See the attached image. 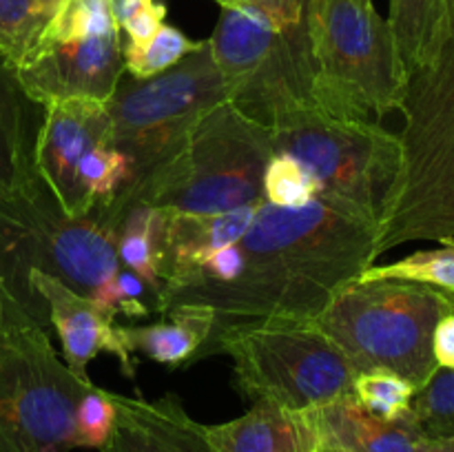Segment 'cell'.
Masks as SVG:
<instances>
[{"label":"cell","mask_w":454,"mask_h":452,"mask_svg":"<svg viewBox=\"0 0 454 452\" xmlns=\"http://www.w3.org/2000/svg\"><path fill=\"white\" fill-rule=\"evenodd\" d=\"M248 4L269 16L278 29H301L304 27V0H247Z\"/></svg>","instance_id":"836d02e7"},{"label":"cell","mask_w":454,"mask_h":452,"mask_svg":"<svg viewBox=\"0 0 454 452\" xmlns=\"http://www.w3.org/2000/svg\"><path fill=\"white\" fill-rule=\"evenodd\" d=\"M114 29L118 27L111 18L109 0H60L51 20L44 27L40 44L74 43V40L109 34Z\"/></svg>","instance_id":"4316f807"},{"label":"cell","mask_w":454,"mask_h":452,"mask_svg":"<svg viewBox=\"0 0 454 452\" xmlns=\"http://www.w3.org/2000/svg\"><path fill=\"white\" fill-rule=\"evenodd\" d=\"M131 162L114 144H98L80 160L78 184L89 208H105L131 186Z\"/></svg>","instance_id":"cb8c5ba5"},{"label":"cell","mask_w":454,"mask_h":452,"mask_svg":"<svg viewBox=\"0 0 454 452\" xmlns=\"http://www.w3.org/2000/svg\"><path fill=\"white\" fill-rule=\"evenodd\" d=\"M109 397L115 424L100 452H213L207 425L184 410L177 394L142 399L109 393Z\"/></svg>","instance_id":"9a60e30c"},{"label":"cell","mask_w":454,"mask_h":452,"mask_svg":"<svg viewBox=\"0 0 454 452\" xmlns=\"http://www.w3.org/2000/svg\"><path fill=\"white\" fill-rule=\"evenodd\" d=\"M31 284L44 301L49 313V323L56 328L62 344L67 366L78 377H89L87 366L100 353H111L118 357L120 368L129 379H136V362L131 350L120 337L115 326V315L98 306L91 297L80 295L58 277L47 273H31Z\"/></svg>","instance_id":"5bb4252c"},{"label":"cell","mask_w":454,"mask_h":452,"mask_svg":"<svg viewBox=\"0 0 454 452\" xmlns=\"http://www.w3.org/2000/svg\"><path fill=\"white\" fill-rule=\"evenodd\" d=\"M164 20H167V4L153 3L142 9V12H137L133 18H129L120 31L127 35V43L142 44L153 38L155 31L164 25Z\"/></svg>","instance_id":"d6a6232c"},{"label":"cell","mask_w":454,"mask_h":452,"mask_svg":"<svg viewBox=\"0 0 454 452\" xmlns=\"http://www.w3.org/2000/svg\"><path fill=\"white\" fill-rule=\"evenodd\" d=\"M260 202L247 204L229 213H167L160 244V279L162 291L180 286L198 273L200 266L220 248L244 238L260 211Z\"/></svg>","instance_id":"e0dca14e"},{"label":"cell","mask_w":454,"mask_h":452,"mask_svg":"<svg viewBox=\"0 0 454 452\" xmlns=\"http://www.w3.org/2000/svg\"><path fill=\"white\" fill-rule=\"evenodd\" d=\"M44 106L22 91L16 69L0 56V193L40 184L35 142Z\"/></svg>","instance_id":"ac0fdd59"},{"label":"cell","mask_w":454,"mask_h":452,"mask_svg":"<svg viewBox=\"0 0 454 452\" xmlns=\"http://www.w3.org/2000/svg\"><path fill=\"white\" fill-rule=\"evenodd\" d=\"M433 355L439 368L454 370V313L446 315L434 328Z\"/></svg>","instance_id":"e575fe53"},{"label":"cell","mask_w":454,"mask_h":452,"mask_svg":"<svg viewBox=\"0 0 454 452\" xmlns=\"http://www.w3.org/2000/svg\"><path fill=\"white\" fill-rule=\"evenodd\" d=\"M164 322L146 326H118L120 337L133 353H140L168 368H180L202 359L213 335V313L204 306H173Z\"/></svg>","instance_id":"d6986e66"},{"label":"cell","mask_w":454,"mask_h":452,"mask_svg":"<svg viewBox=\"0 0 454 452\" xmlns=\"http://www.w3.org/2000/svg\"><path fill=\"white\" fill-rule=\"evenodd\" d=\"M411 419L424 439H454V370L437 368L411 403Z\"/></svg>","instance_id":"f1b7e54d"},{"label":"cell","mask_w":454,"mask_h":452,"mask_svg":"<svg viewBox=\"0 0 454 452\" xmlns=\"http://www.w3.org/2000/svg\"><path fill=\"white\" fill-rule=\"evenodd\" d=\"M220 7H238V4H242L244 0H215Z\"/></svg>","instance_id":"f35d334b"},{"label":"cell","mask_w":454,"mask_h":452,"mask_svg":"<svg viewBox=\"0 0 454 452\" xmlns=\"http://www.w3.org/2000/svg\"><path fill=\"white\" fill-rule=\"evenodd\" d=\"M417 452H454V439H421Z\"/></svg>","instance_id":"8d00e7d4"},{"label":"cell","mask_w":454,"mask_h":452,"mask_svg":"<svg viewBox=\"0 0 454 452\" xmlns=\"http://www.w3.org/2000/svg\"><path fill=\"white\" fill-rule=\"evenodd\" d=\"M377 222L326 198L306 207L260 204L239 239L242 270L226 284H182L162 291L155 310L195 304L213 313V335L202 357L224 332L248 323L315 322L350 282L380 257Z\"/></svg>","instance_id":"6da1fadb"},{"label":"cell","mask_w":454,"mask_h":452,"mask_svg":"<svg viewBox=\"0 0 454 452\" xmlns=\"http://www.w3.org/2000/svg\"><path fill=\"white\" fill-rule=\"evenodd\" d=\"M275 153L300 160L317 182V198L380 222L381 204L402 162V142L381 122L306 106L273 127Z\"/></svg>","instance_id":"ba28073f"},{"label":"cell","mask_w":454,"mask_h":452,"mask_svg":"<svg viewBox=\"0 0 454 452\" xmlns=\"http://www.w3.org/2000/svg\"><path fill=\"white\" fill-rule=\"evenodd\" d=\"M262 193L269 204L282 208H300L319 195L317 182L309 168L293 155L275 153L264 168Z\"/></svg>","instance_id":"f546056e"},{"label":"cell","mask_w":454,"mask_h":452,"mask_svg":"<svg viewBox=\"0 0 454 452\" xmlns=\"http://www.w3.org/2000/svg\"><path fill=\"white\" fill-rule=\"evenodd\" d=\"M454 297L403 279H355L315 319L359 372L384 368L417 390L437 372L433 335Z\"/></svg>","instance_id":"5b68a950"},{"label":"cell","mask_w":454,"mask_h":452,"mask_svg":"<svg viewBox=\"0 0 454 452\" xmlns=\"http://www.w3.org/2000/svg\"><path fill=\"white\" fill-rule=\"evenodd\" d=\"M386 20L408 78L428 65L446 40L443 0H390Z\"/></svg>","instance_id":"44dd1931"},{"label":"cell","mask_w":454,"mask_h":452,"mask_svg":"<svg viewBox=\"0 0 454 452\" xmlns=\"http://www.w3.org/2000/svg\"><path fill=\"white\" fill-rule=\"evenodd\" d=\"M53 350L44 326L0 295V452H69L89 388Z\"/></svg>","instance_id":"8992f818"},{"label":"cell","mask_w":454,"mask_h":452,"mask_svg":"<svg viewBox=\"0 0 454 452\" xmlns=\"http://www.w3.org/2000/svg\"><path fill=\"white\" fill-rule=\"evenodd\" d=\"M208 49L229 102L255 122L273 127L295 111L319 106L306 27L278 29L244 0L238 7H222Z\"/></svg>","instance_id":"9c48e42d"},{"label":"cell","mask_w":454,"mask_h":452,"mask_svg":"<svg viewBox=\"0 0 454 452\" xmlns=\"http://www.w3.org/2000/svg\"><path fill=\"white\" fill-rule=\"evenodd\" d=\"M273 155L270 129L226 100L204 115L171 158L111 207L120 213L131 202L198 215L235 211L264 199L262 180Z\"/></svg>","instance_id":"3957f363"},{"label":"cell","mask_w":454,"mask_h":452,"mask_svg":"<svg viewBox=\"0 0 454 452\" xmlns=\"http://www.w3.org/2000/svg\"><path fill=\"white\" fill-rule=\"evenodd\" d=\"M319 452H335V450H319Z\"/></svg>","instance_id":"60d3db41"},{"label":"cell","mask_w":454,"mask_h":452,"mask_svg":"<svg viewBox=\"0 0 454 452\" xmlns=\"http://www.w3.org/2000/svg\"><path fill=\"white\" fill-rule=\"evenodd\" d=\"M304 27L322 109L375 122L399 111L408 75L372 0H304Z\"/></svg>","instance_id":"277c9868"},{"label":"cell","mask_w":454,"mask_h":452,"mask_svg":"<svg viewBox=\"0 0 454 452\" xmlns=\"http://www.w3.org/2000/svg\"><path fill=\"white\" fill-rule=\"evenodd\" d=\"M91 300L114 315L120 313L127 317H149L151 310L155 308V295L151 288L136 273L122 266L98 288Z\"/></svg>","instance_id":"4dcf8cb0"},{"label":"cell","mask_w":454,"mask_h":452,"mask_svg":"<svg viewBox=\"0 0 454 452\" xmlns=\"http://www.w3.org/2000/svg\"><path fill=\"white\" fill-rule=\"evenodd\" d=\"M417 388L408 379L393 370L372 368L357 372L353 394L368 412L386 421L406 419Z\"/></svg>","instance_id":"83f0119b"},{"label":"cell","mask_w":454,"mask_h":452,"mask_svg":"<svg viewBox=\"0 0 454 452\" xmlns=\"http://www.w3.org/2000/svg\"><path fill=\"white\" fill-rule=\"evenodd\" d=\"M226 100L229 93L208 40H200L193 53L155 78L122 75L105 109L111 118V144L131 162V186L124 193L171 158L204 115Z\"/></svg>","instance_id":"30bf717a"},{"label":"cell","mask_w":454,"mask_h":452,"mask_svg":"<svg viewBox=\"0 0 454 452\" xmlns=\"http://www.w3.org/2000/svg\"><path fill=\"white\" fill-rule=\"evenodd\" d=\"M153 3L155 0H109L111 18H114L115 27L122 29V25L129 20V18H133L137 12H142V9L149 7V4Z\"/></svg>","instance_id":"d590c367"},{"label":"cell","mask_w":454,"mask_h":452,"mask_svg":"<svg viewBox=\"0 0 454 452\" xmlns=\"http://www.w3.org/2000/svg\"><path fill=\"white\" fill-rule=\"evenodd\" d=\"M417 239H454V136L399 164L377 222V257Z\"/></svg>","instance_id":"8fae6325"},{"label":"cell","mask_w":454,"mask_h":452,"mask_svg":"<svg viewBox=\"0 0 454 452\" xmlns=\"http://www.w3.org/2000/svg\"><path fill=\"white\" fill-rule=\"evenodd\" d=\"M293 415L300 421L313 452H417L424 439L411 415L399 421L380 419L355 394Z\"/></svg>","instance_id":"2e32d148"},{"label":"cell","mask_w":454,"mask_h":452,"mask_svg":"<svg viewBox=\"0 0 454 452\" xmlns=\"http://www.w3.org/2000/svg\"><path fill=\"white\" fill-rule=\"evenodd\" d=\"M213 452H313L295 415L270 403H253L226 424L207 425Z\"/></svg>","instance_id":"ffe728a7"},{"label":"cell","mask_w":454,"mask_h":452,"mask_svg":"<svg viewBox=\"0 0 454 452\" xmlns=\"http://www.w3.org/2000/svg\"><path fill=\"white\" fill-rule=\"evenodd\" d=\"M213 353L229 355L244 397L291 415L353 394L359 372L315 322L248 323L224 332Z\"/></svg>","instance_id":"52a82bcc"},{"label":"cell","mask_w":454,"mask_h":452,"mask_svg":"<svg viewBox=\"0 0 454 452\" xmlns=\"http://www.w3.org/2000/svg\"><path fill=\"white\" fill-rule=\"evenodd\" d=\"M49 3H53V4H58V3H60V0H49Z\"/></svg>","instance_id":"ab89813d"},{"label":"cell","mask_w":454,"mask_h":452,"mask_svg":"<svg viewBox=\"0 0 454 452\" xmlns=\"http://www.w3.org/2000/svg\"><path fill=\"white\" fill-rule=\"evenodd\" d=\"M443 34L446 40H454V0H443Z\"/></svg>","instance_id":"74e56055"},{"label":"cell","mask_w":454,"mask_h":452,"mask_svg":"<svg viewBox=\"0 0 454 452\" xmlns=\"http://www.w3.org/2000/svg\"><path fill=\"white\" fill-rule=\"evenodd\" d=\"M122 75L124 38L120 29L74 43L40 44L16 66L22 91L43 106L60 100L106 102Z\"/></svg>","instance_id":"7c38bea8"},{"label":"cell","mask_w":454,"mask_h":452,"mask_svg":"<svg viewBox=\"0 0 454 452\" xmlns=\"http://www.w3.org/2000/svg\"><path fill=\"white\" fill-rule=\"evenodd\" d=\"M56 7L49 0H0V56L13 69L35 51Z\"/></svg>","instance_id":"603a6c76"},{"label":"cell","mask_w":454,"mask_h":452,"mask_svg":"<svg viewBox=\"0 0 454 452\" xmlns=\"http://www.w3.org/2000/svg\"><path fill=\"white\" fill-rule=\"evenodd\" d=\"M164 215L160 208L131 202L118 224V260L122 269L136 273L151 292L155 304L162 292L160 279V244H162Z\"/></svg>","instance_id":"7402d4cb"},{"label":"cell","mask_w":454,"mask_h":452,"mask_svg":"<svg viewBox=\"0 0 454 452\" xmlns=\"http://www.w3.org/2000/svg\"><path fill=\"white\" fill-rule=\"evenodd\" d=\"M115 424V408L109 390L89 388L75 408V448L100 450L111 437Z\"/></svg>","instance_id":"1f68e13d"},{"label":"cell","mask_w":454,"mask_h":452,"mask_svg":"<svg viewBox=\"0 0 454 452\" xmlns=\"http://www.w3.org/2000/svg\"><path fill=\"white\" fill-rule=\"evenodd\" d=\"M98 144H111V118L105 102L60 100L44 105L35 142V168L67 215L91 213L78 184V164Z\"/></svg>","instance_id":"4fadbf2b"},{"label":"cell","mask_w":454,"mask_h":452,"mask_svg":"<svg viewBox=\"0 0 454 452\" xmlns=\"http://www.w3.org/2000/svg\"><path fill=\"white\" fill-rule=\"evenodd\" d=\"M118 269V230L100 211L67 215L44 182L0 193V295L35 322L49 326V313L31 273H47L93 297Z\"/></svg>","instance_id":"7a4b0ae2"},{"label":"cell","mask_w":454,"mask_h":452,"mask_svg":"<svg viewBox=\"0 0 454 452\" xmlns=\"http://www.w3.org/2000/svg\"><path fill=\"white\" fill-rule=\"evenodd\" d=\"M442 248L417 251L390 264H372L359 279H403L439 288L454 297V239H446Z\"/></svg>","instance_id":"d4e9b609"},{"label":"cell","mask_w":454,"mask_h":452,"mask_svg":"<svg viewBox=\"0 0 454 452\" xmlns=\"http://www.w3.org/2000/svg\"><path fill=\"white\" fill-rule=\"evenodd\" d=\"M198 44L184 31L164 22L146 43L131 44L124 40V74L136 80L155 78L193 53Z\"/></svg>","instance_id":"484cf974"}]
</instances>
